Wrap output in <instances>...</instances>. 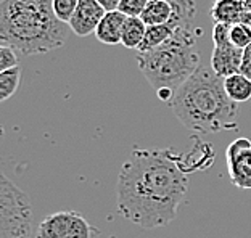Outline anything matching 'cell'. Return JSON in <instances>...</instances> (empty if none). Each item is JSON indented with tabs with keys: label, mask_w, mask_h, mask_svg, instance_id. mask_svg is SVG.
Wrapping results in <instances>:
<instances>
[{
	"label": "cell",
	"mask_w": 251,
	"mask_h": 238,
	"mask_svg": "<svg viewBox=\"0 0 251 238\" xmlns=\"http://www.w3.org/2000/svg\"><path fill=\"white\" fill-rule=\"evenodd\" d=\"M187 189V172L173 150L134 148L118 172V214L142 229L166 227Z\"/></svg>",
	"instance_id": "1"
},
{
	"label": "cell",
	"mask_w": 251,
	"mask_h": 238,
	"mask_svg": "<svg viewBox=\"0 0 251 238\" xmlns=\"http://www.w3.org/2000/svg\"><path fill=\"white\" fill-rule=\"evenodd\" d=\"M171 110L182 126L197 134H218L237 129L238 106L224 89V77L201 65L176 90Z\"/></svg>",
	"instance_id": "2"
},
{
	"label": "cell",
	"mask_w": 251,
	"mask_h": 238,
	"mask_svg": "<svg viewBox=\"0 0 251 238\" xmlns=\"http://www.w3.org/2000/svg\"><path fill=\"white\" fill-rule=\"evenodd\" d=\"M65 23L55 16L53 0H0V44L25 56L65 45Z\"/></svg>",
	"instance_id": "3"
},
{
	"label": "cell",
	"mask_w": 251,
	"mask_h": 238,
	"mask_svg": "<svg viewBox=\"0 0 251 238\" xmlns=\"http://www.w3.org/2000/svg\"><path fill=\"white\" fill-rule=\"evenodd\" d=\"M197 36L193 24L180 26L168 42L150 52L137 55L139 70L153 89H168L176 94V90L201 66Z\"/></svg>",
	"instance_id": "4"
},
{
	"label": "cell",
	"mask_w": 251,
	"mask_h": 238,
	"mask_svg": "<svg viewBox=\"0 0 251 238\" xmlns=\"http://www.w3.org/2000/svg\"><path fill=\"white\" fill-rule=\"evenodd\" d=\"M0 238H32L31 198L5 174L0 177Z\"/></svg>",
	"instance_id": "5"
},
{
	"label": "cell",
	"mask_w": 251,
	"mask_h": 238,
	"mask_svg": "<svg viewBox=\"0 0 251 238\" xmlns=\"http://www.w3.org/2000/svg\"><path fill=\"white\" fill-rule=\"evenodd\" d=\"M213 55L209 66L219 77H229L240 72L243 50L230 42V26L216 23L213 27Z\"/></svg>",
	"instance_id": "6"
},
{
	"label": "cell",
	"mask_w": 251,
	"mask_h": 238,
	"mask_svg": "<svg viewBox=\"0 0 251 238\" xmlns=\"http://www.w3.org/2000/svg\"><path fill=\"white\" fill-rule=\"evenodd\" d=\"M94 227L76 211L49 214L39 224L36 238H92Z\"/></svg>",
	"instance_id": "7"
},
{
	"label": "cell",
	"mask_w": 251,
	"mask_h": 238,
	"mask_svg": "<svg viewBox=\"0 0 251 238\" xmlns=\"http://www.w3.org/2000/svg\"><path fill=\"white\" fill-rule=\"evenodd\" d=\"M230 182L242 190H251V140L238 137L226 150Z\"/></svg>",
	"instance_id": "8"
},
{
	"label": "cell",
	"mask_w": 251,
	"mask_h": 238,
	"mask_svg": "<svg viewBox=\"0 0 251 238\" xmlns=\"http://www.w3.org/2000/svg\"><path fill=\"white\" fill-rule=\"evenodd\" d=\"M105 15V8L97 3L95 0H79L77 8L70 21V27L79 37L90 36L92 32L95 34Z\"/></svg>",
	"instance_id": "9"
},
{
	"label": "cell",
	"mask_w": 251,
	"mask_h": 238,
	"mask_svg": "<svg viewBox=\"0 0 251 238\" xmlns=\"http://www.w3.org/2000/svg\"><path fill=\"white\" fill-rule=\"evenodd\" d=\"M127 20V16L123 15L121 11H106L105 18L101 20L95 31L97 39L101 44L106 45H118L121 44V36H123V27L124 23Z\"/></svg>",
	"instance_id": "10"
},
{
	"label": "cell",
	"mask_w": 251,
	"mask_h": 238,
	"mask_svg": "<svg viewBox=\"0 0 251 238\" xmlns=\"http://www.w3.org/2000/svg\"><path fill=\"white\" fill-rule=\"evenodd\" d=\"M248 10L243 0H214L213 7H211V18L216 23L222 24H237L240 21L242 15Z\"/></svg>",
	"instance_id": "11"
},
{
	"label": "cell",
	"mask_w": 251,
	"mask_h": 238,
	"mask_svg": "<svg viewBox=\"0 0 251 238\" xmlns=\"http://www.w3.org/2000/svg\"><path fill=\"white\" fill-rule=\"evenodd\" d=\"M174 15V8L171 0H156V2H148L147 8L142 13V21L147 26H158L169 23Z\"/></svg>",
	"instance_id": "12"
},
{
	"label": "cell",
	"mask_w": 251,
	"mask_h": 238,
	"mask_svg": "<svg viewBox=\"0 0 251 238\" xmlns=\"http://www.w3.org/2000/svg\"><path fill=\"white\" fill-rule=\"evenodd\" d=\"M224 89L226 94L233 103H245L251 98V79L243 76L242 72L229 76L224 79Z\"/></svg>",
	"instance_id": "13"
},
{
	"label": "cell",
	"mask_w": 251,
	"mask_h": 238,
	"mask_svg": "<svg viewBox=\"0 0 251 238\" xmlns=\"http://www.w3.org/2000/svg\"><path fill=\"white\" fill-rule=\"evenodd\" d=\"M147 24L142 18H127L123 27V36H121V44L126 48H137L142 45L147 34Z\"/></svg>",
	"instance_id": "14"
},
{
	"label": "cell",
	"mask_w": 251,
	"mask_h": 238,
	"mask_svg": "<svg viewBox=\"0 0 251 238\" xmlns=\"http://www.w3.org/2000/svg\"><path fill=\"white\" fill-rule=\"evenodd\" d=\"M21 82V68L15 66L11 70L0 72V100H8L20 87Z\"/></svg>",
	"instance_id": "15"
},
{
	"label": "cell",
	"mask_w": 251,
	"mask_h": 238,
	"mask_svg": "<svg viewBox=\"0 0 251 238\" xmlns=\"http://www.w3.org/2000/svg\"><path fill=\"white\" fill-rule=\"evenodd\" d=\"M79 5V0H53L55 16L65 24H70L74 11Z\"/></svg>",
	"instance_id": "16"
},
{
	"label": "cell",
	"mask_w": 251,
	"mask_h": 238,
	"mask_svg": "<svg viewBox=\"0 0 251 238\" xmlns=\"http://www.w3.org/2000/svg\"><path fill=\"white\" fill-rule=\"evenodd\" d=\"M230 42L235 45V47L245 50L248 45H251V31L247 26L240 24V23L232 24L230 26Z\"/></svg>",
	"instance_id": "17"
},
{
	"label": "cell",
	"mask_w": 251,
	"mask_h": 238,
	"mask_svg": "<svg viewBox=\"0 0 251 238\" xmlns=\"http://www.w3.org/2000/svg\"><path fill=\"white\" fill-rule=\"evenodd\" d=\"M148 0H121L118 11H121L127 18H140L147 8Z\"/></svg>",
	"instance_id": "18"
},
{
	"label": "cell",
	"mask_w": 251,
	"mask_h": 238,
	"mask_svg": "<svg viewBox=\"0 0 251 238\" xmlns=\"http://www.w3.org/2000/svg\"><path fill=\"white\" fill-rule=\"evenodd\" d=\"M18 66V56H16V50L7 45H0V72L11 70V68Z\"/></svg>",
	"instance_id": "19"
},
{
	"label": "cell",
	"mask_w": 251,
	"mask_h": 238,
	"mask_svg": "<svg viewBox=\"0 0 251 238\" xmlns=\"http://www.w3.org/2000/svg\"><path fill=\"white\" fill-rule=\"evenodd\" d=\"M240 72H242L243 76H247L248 79H251V45H248V47L243 50Z\"/></svg>",
	"instance_id": "20"
},
{
	"label": "cell",
	"mask_w": 251,
	"mask_h": 238,
	"mask_svg": "<svg viewBox=\"0 0 251 238\" xmlns=\"http://www.w3.org/2000/svg\"><path fill=\"white\" fill-rule=\"evenodd\" d=\"M95 2L101 5V7L105 8V11H115V10H118L121 0H95Z\"/></svg>",
	"instance_id": "21"
},
{
	"label": "cell",
	"mask_w": 251,
	"mask_h": 238,
	"mask_svg": "<svg viewBox=\"0 0 251 238\" xmlns=\"http://www.w3.org/2000/svg\"><path fill=\"white\" fill-rule=\"evenodd\" d=\"M243 2H245V5L248 7V10H251V0H243Z\"/></svg>",
	"instance_id": "22"
},
{
	"label": "cell",
	"mask_w": 251,
	"mask_h": 238,
	"mask_svg": "<svg viewBox=\"0 0 251 238\" xmlns=\"http://www.w3.org/2000/svg\"><path fill=\"white\" fill-rule=\"evenodd\" d=\"M148 2H156V0H148Z\"/></svg>",
	"instance_id": "23"
}]
</instances>
